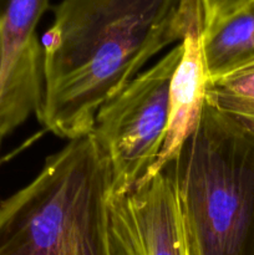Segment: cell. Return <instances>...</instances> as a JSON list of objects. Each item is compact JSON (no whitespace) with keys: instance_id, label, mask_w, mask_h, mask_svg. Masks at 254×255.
<instances>
[{"instance_id":"obj_12","label":"cell","mask_w":254,"mask_h":255,"mask_svg":"<svg viewBox=\"0 0 254 255\" xmlns=\"http://www.w3.org/2000/svg\"><path fill=\"white\" fill-rule=\"evenodd\" d=\"M0 59H1V52H0Z\"/></svg>"},{"instance_id":"obj_6","label":"cell","mask_w":254,"mask_h":255,"mask_svg":"<svg viewBox=\"0 0 254 255\" xmlns=\"http://www.w3.org/2000/svg\"><path fill=\"white\" fill-rule=\"evenodd\" d=\"M50 0H0V104L34 114L42 99V47L36 26Z\"/></svg>"},{"instance_id":"obj_9","label":"cell","mask_w":254,"mask_h":255,"mask_svg":"<svg viewBox=\"0 0 254 255\" xmlns=\"http://www.w3.org/2000/svg\"><path fill=\"white\" fill-rule=\"evenodd\" d=\"M206 102L254 131V62L209 80Z\"/></svg>"},{"instance_id":"obj_4","label":"cell","mask_w":254,"mask_h":255,"mask_svg":"<svg viewBox=\"0 0 254 255\" xmlns=\"http://www.w3.org/2000/svg\"><path fill=\"white\" fill-rule=\"evenodd\" d=\"M182 51L179 42L97 111L90 133L111 167L110 197L133 189L158 158L168 126L169 85Z\"/></svg>"},{"instance_id":"obj_1","label":"cell","mask_w":254,"mask_h":255,"mask_svg":"<svg viewBox=\"0 0 254 255\" xmlns=\"http://www.w3.org/2000/svg\"><path fill=\"white\" fill-rule=\"evenodd\" d=\"M194 25L199 0H62L41 39L39 121L69 141L89 134L100 107Z\"/></svg>"},{"instance_id":"obj_3","label":"cell","mask_w":254,"mask_h":255,"mask_svg":"<svg viewBox=\"0 0 254 255\" xmlns=\"http://www.w3.org/2000/svg\"><path fill=\"white\" fill-rule=\"evenodd\" d=\"M189 255H254V131L206 102L173 162Z\"/></svg>"},{"instance_id":"obj_10","label":"cell","mask_w":254,"mask_h":255,"mask_svg":"<svg viewBox=\"0 0 254 255\" xmlns=\"http://www.w3.org/2000/svg\"><path fill=\"white\" fill-rule=\"evenodd\" d=\"M244 1L246 0H199L203 12V30L218 19L233 11Z\"/></svg>"},{"instance_id":"obj_8","label":"cell","mask_w":254,"mask_h":255,"mask_svg":"<svg viewBox=\"0 0 254 255\" xmlns=\"http://www.w3.org/2000/svg\"><path fill=\"white\" fill-rule=\"evenodd\" d=\"M202 37L209 80L254 62V0L207 26Z\"/></svg>"},{"instance_id":"obj_2","label":"cell","mask_w":254,"mask_h":255,"mask_svg":"<svg viewBox=\"0 0 254 255\" xmlns=\"http://www.w3.org/2000/svg\"><path fill=\"white\" fill-rule=\"evenodd\" d=\"M111 167L86 134L46 157L0 203V255H124L110 219Z\"/></svg>"},{"instance_id":"obj_5","label":"cell","mask_w":254,"mask_h":255,"mask_svg":"<svg viewBox=\"0 0 254 255\" xmlns=\"http://www.w3.org/2000/svg\"><path fill=\"white\" fill-rule=\"evenodd\" d=\"M173 162L127 193L110 197L112 232L124 255H189Z\"/></svg>"},{"instance_id":"obj_7","label":"cell","mask_w":254,"mask_h":255,"mask_svg":"<svg viewBox=\"0 0 254 255\" xmlns=\"http://www.w3.org/2000/svg\"><path fill=\"white\" fill-rule=\"evenodd\" d=\"M202 34L203 25H194L182 40L183 51L169 85V117L163 146L156 163L142 181L172 163L201 122L209 81Z\"/></svg>"},{"instance_id":"obj_11","label":"cell","mask_w":254,"mask_h":255,"mask_svg":"<svg viewBox=\"0 0 254 255\" xmlns=\"http://www.w3.org/2000/svg\"><path fill=\"white\" fill-rule=\"evenodd\" d=\"M2 139H4V138H1V137H0V146H1V142H2ZM0 162H1V161H0ZM1 201H2V199H0V203H1Z\"/></svg>"}]
</instances>
